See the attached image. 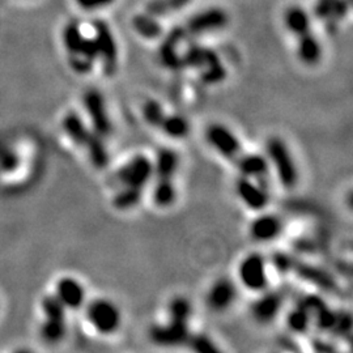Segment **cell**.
<instances>
[{
	"label": "cell",
	"instance_id": "obj_27",
	"mask_svg": "<svg viewBox=\"0 0 353 353\" xmlns=\"http://www.w3.org/2000/svg\"><path fill=\"white\" fill-rule=\"evenodd\" d=\"M42 312L45 318H52V319H67V309L64 307L63 303L58 300L55 294H49L42 300Z\"/></svg>",
	"mask_w": 353,
	"mask_h": 353
},
{
	"label": "cell",
	"instance_id": "obj_31",
	"mask_svg": "<svg viewBox=\"0 0 353 353\" xmlns=\"http://www.w3.org/2000/svg\"><path fill=\"white\" fill-rule=\"evenodd\" d=\"M115 0H76L77 6L85 11H94L109 7Z\"/></svg>",
	"mask_w": 353,
	"mask_h": 353
},
{
	"label": "cell",
	"instance_id": "obj_8",
	"mask_svg": "<svg viewBox=\"0 0 353 353\" xmlns=\"http://www.w3.org/2000/svg\"><path fill=\"white\" fill-rule=\"evenodd\" d=\"M239 279L246 290L258 293L267 290L268 270L265 256L258 252L246 255L239 265Z\"/></svg>",
	"mask_w": 353,
	"mask_h": 353
},
{
	"label": "cell",
	"instance_id": "obj_16",
	"mask_svg": "<svg viewBox=\"0 0 353 353\" xmlns=\"http://www.w3.org/2000/svg\"><path fill=\"white\" fill-rule=\"evenodd\" d=\"M233 164L237 168L240 176H249L256 181L265 179L271 170L267 157L261 153L243 151Z\"/></svg>",
	"mask_w": 353,
	"mask_h": 353
},
{
	"label": "cell",
	"instance_id": "obj_4",
	"mask_svg": "<svg viewBox=\"0 0 353 353\" xmlns=\"http://www.w3.org/2000/svg\"><path fill=\"white\" fill-rule=\"evenodd\" d=\"M85 316L92 328L100 335H113L122 325L119 307L108 299H96L87 305Z\"/></svg>",
	"mask_w": 353,
	"mask_h": 353
},
{
	"label": "cell",
	"instance_id": "obj_13",
	"mask_svg": "<svg viewBox=\"0 0 353 353\" xmlns=\"http://www.w3.org/2000/svg\"><path fill=\"white\" fill-rule=\"evenodd\" d=\"M55 296L68 310H77L83 307L87 301V292L84 285L75 278L64 276L59 279L55 285Z\"/></svg>",
	"mask_w": 353,
	"mask_h": 353
},
{
	"label": "cell",
	"instance_id": "obj_29",
	"mask_svg": "<svg viewBox=\"0 0 353 353\" xmlns=\"http://www.w3.org/2000/svg\"><path fill=\"white\" fill-rule=\"evenodd\" d=\"M134 26L143 37H157L161 33V26L147 16H138L134 21Z\"/></svg>",
	"mask_w": 353,
	"mask_h": 353
},
{
	"label": "cell",
	"instance_id": "obj_14",
	"mask_svg": "<svg viewBox=\"0 0 353 353\" xmlns=\"http://www.w3.org/2000/svg\"><path fill=\"white\" fill-rule=\"evenodd\" d=\"M252 305V314L259 323H271L283 307V297L275 290H262Z\"/></svg>",
	"mask_w": 353,
	"mask_h": 353
},
{
	"label": "cell",
	"instance_id": "obj_25",
	"mask_svg": "<svg viewBox=\"0 0 353 353\" xmlns=\"http://www.w3.org/2000/svg\"><path fill=\"white\" fill-rule=\"evenodd\" d=\"M192 316V306L185 297H174L168 305V319L190 323V318Z\"/></svg>",
	"mask_w": 353,
	"mask_h": 353
},
{
	"label": "cell",
	"instance_id": "obj_32",
	"mask_svg": "<svg viewBox=\"0 0 353 353\" xmlns=\"http://www.w3.org/2000/svg\"><path fill=\"white\" fill-rule=\"evenodd\" d=\"M189 341H194L191 344H194V350L196 351H216V347L214 345V343L210 341L207 336H196L195 339H189Z\"/></svg>",
	"mask_w": 353,
	"mask_h": 353
},
{
	"label": "cell",
	"instance_id": "obj_7",
	"mask_svg": "<svg viewBox=\"0 0 353 353\" xmlns=\"http://www.w3.org/2000/svg\"><path fill=\"white\" fill-rule=\"evenodd\" d=\"M205 140L208 145L219 156L232 163H234L237 157L243 152L242 143L240 138L237 137V134L223 123H212L207 127Z\"/></svg>",
	"mask_w": 353,
	"mask_h": 353
},
{
	"label": "cell",
	"instance_id": "obj_20",
	"mask_svg": "<svg viewBox=\"0 0 353 353\" xmlns=\"http://www.w3.org/2000/svg\"><path fill=\"white\" fill-rule=\"evenodd\" d=\"M190 128L189 119L186 117L181 114L166 113L159 131H161L169 139L182 140L189 137Z\"/></svg>",
	"mask_w": 353,
	"mask_h": 353
},
{
	"label": "cell",
	"instance_id": "obj_23",
	"mask_svg": "<svg viewBox=\"0 0 353 353\" xmlns=\"http://www.w3.org/2000/svg\"><path fill=\"white\" fill-rule=\"evenodd\" d=\"M41 338L50 344L63 341L67 335V319L45 318L39 328Z\"/></svg>",
	"mask_w": 353,
	"mask_h": 353
},
{
	"label": "cell",
	"instance_id": "obj_6",
	"mask_svg": "<svg viewBox=\"0 0 353 353\" xmlns=\"http://www.w3.org/2000/svg\"><path fill=\"white\" fill-rule=\"evenodd\" d=\"M183 63L189 67H194L196 70H201V76L203 81L207 84H217L221 83L227 72L224 65L220 62L219 57L214 54V51L204 48H191L186 52Z\"/></svg>",
	"mask_w": 353,
	"mask_h": 353
},
{
	"label": "cell",
	"instance_id": "obj_22",
	"mask_svg": "<svg viewBox=\"0 0 353 353\" xmlns=\"http://www.w3.org/2000/svg\"><path fill=\"white\" fill-rule=\"evenodd\" d=\"M312 321H313L312 310L303 300L294 309L290 310L287 318V325L293 332L303 334L307 331Z\"/></svg>",
	"mask_w": 353,
	"mask_h": 353
},
{
	"label": "cell",
	"instance_id": "obj_17",
	"mask_svg": "<svg viewBox=\"0 0 353 353\" xmlns=\"http://www.w3.org/2000/svg\"><path fill=\"white\" fill-rule=\"evenodd\" d=\"M62 128L76 147H80L83 150H85L90 140L94 138V135H97L90 126L85 123V121L75 112H70L64 117Z\"/></svg>",
	"mask_w": 353,
	"mask_h": 353
},
{
	"label": "cell",
	"instance_id": "obj_24",
	"mask_svg": "<svg viewBox=\"0 0 353 353\" xmlns=\"http://www.w3.org/2000/svg\"><path fill=\"white\" fill-rule=\"evenodd\" d=\"M85 152L88 154L90 164L93 165L96 169L102 170L109 165V161H110L109 151L105 145V139L100 135H94V138L90 140V143L87 145Z\"/></svg>",
	"mask_w": 353,
	"mask_h": 353
},
{
	"label": "cell",
	"instance_id": "obj_30",
	"mask_svg": "<svg viewBox=\"0 0 353 353\" xmlns=\"http://www.w3.org/2000/svg\"><path fill=\"white\" fill-rule=\"evenodd\" d=\"M19 164V159L14 152L7 148H0V170L12 172Z\"/></svg>",
	"mask_w": 353,
	"mask_h": 353
},
{
	"label": "cell",
	"instance_id": "obj_12",
	"mask_svg": "<svg viewBox=\"0 0 353 353\" xmlns=\"http://www.w3.org/2000/svg\"><path fill=\"white\" fill-rule=\"evenodd\" d=\"M150 335L154 344L164 347L181 345L189 343V323L168 319L165 323L154 325L150 331Z\"/></svg>",
	"mask_w": 353,
	"mask_h": 353
},
{
	"label": "cell",
	"instance_id": "obj_19",
	"mask_svg": "<svg viewBox=\"0 0 353 353\" xmlns=\"http://www.w3.org/2000/svg\"><path fill=\"white\" fill-rule=\"evenodd\" d=\"M297 55L306 65H316L321 62L322 45L312 30L297 37Z\"/></svg>",
	"mask_w": 353,
	"mask_h": 353
},
{
	"label": "cell",
	"instance_id": "obj_5",
	"mask_svg": "<svg viewBox=\"0 0 353 353\" xmlns=\"http://www.w3.org/2000/svg\"><path fill=\"white\" fill-rule=\"evenodd\" d=\"M83 105L90 128L103 139L110 137L113 132V122L101 92L99 89H88L83 96Z\"/></svg>",
	"mask_w": 353,
	"mask_h": 353
},
{
	"label": "cell",
	"instance_id": "obj_9",
	"mask_svg": "<svg viewBox=\"0 0 353 353\" xmlns=\"http://www.w3.org/2000/svg\"><path fill=\"white\" fill-rule=\"evenodd\" d=\"M234 191L241 203L252 211H263L270 203V192L265 185L249 176H239Z\"/></svg>",
	"mask_w": 353,
	"mask_h": 353
},
{
	"label": "cell",
	"instance_id": "obj_28",
	"mask_svg": "<svg viewBox=\"0 0 353 353\" xmlns=\"http://www.w3.org/2000/svg\"><path fill=\"white\" fill-rule=\"evenodd\" d=\"M348 10V4L345 0H318L316 13L321 17H328L335 14L338 17L344 16Z\"/></svg>",
	"mask_w": 353,
	"mask_h": 353
},
{
	"label": "cell",
	"instance_id": "obj_26",
	"mask_svg": "<svg viewBox=\"0 0 353 353\" xmlns=\"http://www.w3.org/2000/svg\"><path fill=\"white\" fill-rule=\"evenodd\" d=\"M141 115L144 122L148 126L153 127L156 130H159V127L161 125L163 119H164L166 112H165L163 105L156 100H148L144 102L143 109H141Z\"/></svg>",
	"mask_w": 353,
	"mask_h": 353
},
{
	"label": "cell",
	"instance_id": "obj_11",
	"mask_svg": "<svg viewBox=\"0 0 353 353\" xmlns=\"http://www.w3.org/2000/svg\"><path fill=\"white\" fill-rule=\"evenodd\" d=\"M237 287L230 279H217L207 290L205 303L212 312L221 313L233 306L237 300Z\"/></svg>",
	"mask_w": 353,
	"mask_h": 353
},
{
	"label": "cell",
	"instance_id": "obj_1",
	"mask_svg": "<svg viewBox=\"0 0 353 353\" xmlns=\"http://www.w3.org/2000/svg\"><path fill=\"white\" fill-rule=\"evenodd\" d=\"M153 178V160L145 154H135L117 170L115 190L112 203L118 211H131L141 202L143 192Z\"/></svg>",
	"mask_w": 353,
	"mask_h": 353
},
{
	"label": "cell",
	"instance_id": "obj_2",
	"mask_svg": "<svg viewBox=\"0 0 353 353\" xmlns=\"http://www.w3.org/2000/svg\"><path fill=\"white\" fill-rule=\"evenodd\" d=\"M181 159L173 148H160L153 159L152 201L159 208L172 207L176 199L174 183Z\"/></svg>",
	"mask_w": 353,
	"mask_h": 353
},
{
	"label": "cell",
	"instance_id": "obj_15",
	"mask_svg": "<svg viewBox=\"0 0 353 353\" xmlns=\"http://www.w3.org/2000/svg\"><path fill=\"white\" fill-rule=\"evenodd\" d=\"M284 224L280 216L275 214H262L255 217L250 224V236L256 242H272L283 233Z\"/></svg>",
	"mask_w": 353,
	"mask_h": 353
},
{
	"label": "cell",
	"instance_id": "obj_18",
	"mask_svg": "<svg viewBox=\"0 0 353 353\" xmlns=\"http://www.w3.org/2000/svg\"><path fill=\"white\" fill-rule=\"evenodd\" d=\"M227 13L220 8H210L194 16L188 24V30L194 34H202L205 32L217 30L227 26Z\"/></svg>",
	"mask_w": 353,
	"mask_h": 353
},
{
	"label": "cell",
	"instance_id": "obj_21",
	"mask_svg": "<svg viewBox=\"0 0 353 353\" xmlns=\"http://www.w3.org/2000/svg\"><path fill=\"white\" fill-rule=\"evenodd\" d=\"M284 23L290 33H293L296 37L307 33L312 30L310 26V17L309 13L303 10V7L293 6L290 7L284 13Z\"/></svg>",
	"mask_w": 353,
	"mask_h": 353
},
{
	"label": "cell",
	"instance_id": "obj_3",
	"mask_svg": "<svg viewBox=\"0 0 353 353\" xmlns=\"http://www.w3.org/2000/svg\"><path fill=\"white\" fill-rule=\"evenodd\" d=\"M265 156L281 186L288 190L296 188L299 183V169L287 143L278 137L270 138L265 143Z\"/></svg>",
	"mask_w": 353,
	"mask_h": 353
},
{
	"label": "cell",
	"instance_id": "obj_10",
	"mask_svg": "<svg viewBox=\"0 0 353 353\" xmlns=\"http://www.w3.org/2000/svg\"><path fill=\"white\" fill-rule=\"evenodd\" d=\"M94 41L99 49V59H101L105 71L112 75L117 70L118 63V48L114 41L113 33L110 28L103 21H94Z\"/></svg>",
	"mask_w": 353,
	"mask_h": 353
}]
</instances>
